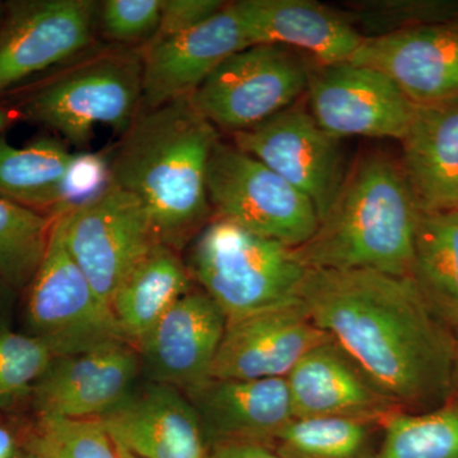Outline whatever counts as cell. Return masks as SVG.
<instances>
[{
	"instance_id": "6da1fadb",
	"label": "cell",
	"mask_w": 458,
	"mask_h": 458,
	"mask_svg": "<svg viewBox=\"0 0 458 458\" xmlns=\"http://www.w3.org/2000/svg\"><path fill=\"white\" fill-rule=\"evenodd\" d=\"M300 302L400 409L427 411L452 399L454 328L411 276L309 269Z\"/></svg>"
},
{
	"instance_id": "7a4b0ae2",
	"label": "cell",
	"mask_w": 458,
	"mask_h": 458,
	"mask_svg": "<svg viewBox=\"0 0 458 458\" xmlns=\"http://www.w3.org/2000/svg\"><path fill=\"white\" fill-rule=\"evenodd\" d=\"M219 135L189 98L141 110L114 148L111 177L143 205L159 243L179 250L212 214L208 165Z\"/></svg>"
},
{
	"instance_id": "3957f363",
	"label": "cell",
	"mask_w": 458,
	"mask_h": 458,
	"mask_svg": "<svg viewBox=\"0 0 458 458\" xmlns=\"http://www.w3.org/2000/svg\"><path fill=\"white\" fill-rule=\"evenodd\" d=\"M419 216L400 161L366 153L346 172L311 240L295 252L310 269L411 276Z\"/></svg>"
},
{
	"instance_id": "277c9868",
	"label": "cell",
	"mask_w": 458,
	"mask_h": 458,
	"mask_svg": "<svg viewBox=\"0 0 458 458\" xmlns=\"http://www.w3.org/2000/svg\"><path fill=\"white\" fill-rule=\"evenodd\" d=\"M143 102L140 49L96 47L30 90L20 104L27 119L47 126L66 143L86 149L98 123L120 137Z\"/></svg>"
},
{
	"instance_id": "5b68a950",
	"label": "cell",
	"mask_w": 458,
	"mask_h": 458,
	"mask_svg": "<svg viewBox=\"0 0 458 458\" xmlns=\"http://www.w3.org/2000/svg\"><path fill=\"white\" fill-rule=\"evenodd\" d=\"M186 267L227 322L300 302L310 269L295 249L219 218L199 232Z\"/></svg>"
},
{
	"instance_id": "8992f818",
	"label": "cell",
	"mask_w": 458,
	"mask_h": 458,
	"mask_svg": "<svg viewBox=\"0 0 458 458\" xmlns=\"http://www.w3.org/2000/svg\"><path fill=\"white\" fill-rule=\"evenodd\" d=\"M208 197L216 218L298 249L311 240L319 218L300 190L233 144L219 140L208 165Z\"/></svg>"
},
{
	"instance_id": "52a82bcc",
	"label": "cell",
	"mask_w": 458,
	"mask_h": 458,
	"mask_svg": "<svg viewBox=\"0 0 458 458\" xmlns=\"http://www.w3.org/2000/svg\"><path fill=\"white\" fill-rule=\"evenodd\" d=\"M310 68L289 47L254 45L225 59L189 99L214 128L233 134L294 105L307 92Z\"/></svg>"
},
{
	"instance_id": "ba28073f",
	"label": "cell",
	"mask_w": 458,
	"mask_h": 458,
	"mask_svg": "<svg viewBox=\"0 0 458 458\" xmlns=\"http://www.w3.org/2000/svg\"><path fill=\"white\" fill-rule=\"evenodd\" d=\"M29 288L27 315L32 335L47 344L55 357L125 340L111 307L69 254L56 221L47 255Z\"/></svg>"
},
{
	"instance_id": "9c48e42d",
	"label": "cell",
	"mask_w": 458,
	"mask_h": 458,
	"mask_svg": "<svg viewBox=\"0 0 458 458\" xmlns=\"http://www.w3.org/2000/svg\"><path fill=\"white\" fill-rule=\"evenodd\" d=\"M55 221L69 254L107 306L135 265L159 243L140 201L114 185Z\"/></svg>"
},
{
	"instance_id": "30bf717a",
	"label": "cell",
	"mask_w": 458,
	"mask_h": 458,
	"mask_svg": "<svg viewBox=\"0 0 458 458\" xmlns=\"http://www.w3.org/2000/svg\"><path fill=\"white\" fill-rule=\"evenodd\" d=\"M98 2L12 3L0 27V96L98 47Z\"/></svg>"
},
{
	"instance_id": "8fae6325",
	"label": "cell",
	"mask_w": 458,
	"mask_h": 458,
	"mask_svg": "<svg viewBox=\"0 0 458 458\" xmlns=\"http://www.w3.org/2000/svg\"><path fill=\"white\" fill-rule=\"evenodd\" d=\"M231 135L238 149L306 195L321 221L346 174L339 138L324 131L310 110L295 105Z\"/></svg>"
},
{
	"instance_id": "7c38bea8",
	"label": "cell",
	"mask_w": 458,
	"mask_h": 458,
	"mask_svg": "<svg viewBox=\"0 0 458 458\" xmlns=\"http://www.w3.org/2000/svg\"><path fill=\"white\" fill-rule=\"evenodd\" d=\"M310 113L334 137L393 138L408 131L415 105L390 77L351 62L310 68Z\"/></svg>"
},
{
	"instance_id": "4fadbf2b",
	"label": "cell",
	"mask_w": 458,
	"mask_h": 458,
	"mask_svg": "<svg viewBox=\"0 0 458 458\" xmlns=\"http://www.w3.org/2000/svg\"><path fill=\"white\" fill-rule=\"evenodd\" d=\"M252 47L236 3L179 35L153 40L141 47L143 102L150 110L190 98L229 56Z\"/></svg>"
},
{
	"instance_id": "5bb4252c",
	"label": "cell",
	"mask_w": 458,
	"mask_h": 458,
	"mask_svg": "<svg viewBox=\"0 0 458 458\" xmlns=\"http://www.w3.org/2000/svg\"><path fill=\"white\" fill-rule=\"evenodd\" d=\"M140 373L137 348L125 340L55 357L35 385L40 417L101 419L131 394Z\"/></svg>"
},
{
	"instance_id": "9a60e30c",
	"label": "cell",
	"mask_w": 458,
	"mask_h": 458,
	"mask_svg": "<svg viewBox=\"0 0 458 458\" xmlns=\"http://www.w3.org/2000/svg\"><path fill=\"white\" fill-rule=\"evenodd\" d=\"M227 318L203 291H190L138 345L148 382L192 390L209 381Z\"/></svg>"
},
{
	"instance_id": "2e32d148",
	"label": "cell",
	"mask_w": 458,
	"mask_h": 458,
	"mask_svg": "<svg viewBox=\"0 0 458 458\" xmlns=\"http://www.w3.org/2000/svg\"><path fill=\"white\" fill-rule=\"evenodd\" d=\"M333 339L301 302L227 322L210 379L285 378L307 352Z\"/></svg>"
},
{
	"instance_id": "e0dca14e",
	"label": "cell",
	"mask_w": 458,
	"mask_h": 458,
	"mask_svg": "<svg viewBox=\"0 0 458 458\" xmlns=\"http://www.w3.org/2000/svg\"><path fill=\"white\" fill-rule=\"evenodd\" d=\"M349 62L390 77L415 106L458 99V21L364 38Z\"/></svg>"
},
{
	"instance_id": "ac0fdd59",
	"label": "cell",
	"mask_w": 458,
	"mask_h": 458,
	"mask_svg": "<svg viewBox=\"0 0 458 458\" xmlns=\"http://www.w3.org/2000/svg\"><path fill=\"white\" fill-rule=\"evenodd\" d=\"M99 420L138 458H207L209 451L197 410L174 386L148 382Z\"/></svg>"
},
{
	"instance_id": "d6986e66",
	"label": "cell",
	"mask_w": 458,
	"mask_h": 458,
	"mask_svg": "<svg viewBox=\"0 0 458 458\" xmlns=\"http://www.w3.org/2000/svg\"><path fill=\"white\" fill-rule=\"evenodd\" d=\"M185 394L209 447L228 442L267 445L294 419L285 378L209 379Z\"/></svg>"
},
{
	"instance_id": "ffe728a7",
	"label": "cell",
	"mask_w": 458,
	"mask_h": 458,
	"mask_svg": "<svg viewBox=\"0 0 458 458\" xmlns=\"http://www.w3.org/2000/svg\"><path fill=\"white\" fill-rule=\"evenodd\" d=\"M285 379L294 418L348 417L381 423L400 409L334 339L307 352Z\"/></svg>"
},
{
	"instance_id": "44dd1931",
	"label": "cell",
	"mask_w": 458,
	"mask_h": 458,
	"mask_svg": "<svg viewBox=\"0 0 458 458\" xmlns=\"http://www.w3.org/2000/svg\"><path fill=\"white\" fill-rule=\"evenodd\" d=\"M236 3L252 47L274 44L302 50L315 64L349 62L364 38L342 11L311 0H240Z\"/></svg>"
},
{
	"instance_id": "7402d4cb",
	"label": "cell",
	"mask_w": 458,
	"mask_h": 458,
	"mask_svg": "<svg viewBox=\"0 0 458 458\" xmlns=\"http://www.w3.org/2000/svg\"><path fill=\"white\" fill-rule=\"evenodd\" d=\"M400 159L420 213L458 209V99L415 106Z\"/></svg>"
},
{
	"instance_id": "603a6c76",
	"label": "cell",
	"mask_w": 458,
	"mask_h": 458,
	"mask_svg": "<svg viewBox=\"0 0 458 458\" xmlns=\"http://www.w3.org/2000/svg\"><path fill=\"white\" fill-rule=\"evenodd\" d=\"M191 276L176 250L157 243L126 276L111 301V311L126 342L135 348L191 291Z\"/></svg>"
},
{
	"instance_id": "cb8c5ba5",
	"label": "cell",
	"mask_w": 458,
	"mask_h": 458,
	"mask_svg": "<svg viewBox=\"0 0 458 458\" xmlns=\"http://www.w3.org/2000/svg\"><path fill=\"white\" fill-rule=\"evenodd\" d=\"M73 156L60 140L42 138L20 148L0 137V198L54 218Z\"/></svg>"
},
{
	"instance_id": "d4e9b609",
	"label": "cell",
	"mask_w": 458,
	"mask_h": 458,
	"mask_svg": "<svg viewBox=\"0 0 458 458\" xmlns=\"http://www.w3.org/2000/svg\"><path fill=\"white\" fill-rule=\"evenodd\" d=\"M411 278L433 311L458 327V209L420 213Z\"/></svg>"
},
{
	"instance_id": "484cf974",
	"label": "cell",
	"mask_w": 458,
	"mask_h": 458,
	"mask_svg": "<svg viewBox=\"0 0 458 458\" xmlns=\"http://www.w3.org/2000/svg\"><path fill=\"white\" fill-rule=\"evenodd\" d=\"M384 439L370 458H458V401L427 411L397 409L381 420Z\"/></svg>"
},
{
	"instance_id": "4316f807",
	"label": "cell",
	"mask_w": 458,
	"mask_h": 458,
	"mask_svg": "<svg viewBox=\"0 0 458 458\" xmlns=\"http://www.w3.org/2000/svg\"><path fill=\"white\" fill-rule=\"evenodd\" d=\"M55 219L0 198V276L11 288L31 284L40 267Z\"/></svg>"
},
{
	"instance_id": "83f0119b",
	"label": "cell",
	"mask_w": 458,
	"mask_h": 458,
	"mask_svg": "<svg viewBox=\"0 0 458 458\" xmlns=\"http://www.w3.org/2000/svg\"><path fill=\"white\" fill-rule=\"evenodd\" d=\"M348 417L294 418L276 436L283 458H364L370 426Z\"/></svg>"
},
{
	"instance_id": "f1b7e54d",
	"label": "cell",
	"mask_w": 458,
	"mask_h": 458,
	"mask_svg": "<svg viewBox=\"0 0 458 458\" xmlns=\"http://www.w3.org/2000/svg\"><path fill=\"white\" fill-rule=\"evenodd\" d=\"M345 17L364 38L458 21V0H358Z\"/></svg>"
},
{
	"instance_id": "f546056e",
	"label": "cell",
	"mask_w": 458,
	"mask_h": 458,
	"mask_svg": "<svg viewBox=\"0 0 458 458\" xmlns=\"http://www.w3.org/2000/svg\"><path fill=\"white\" fill-rule=\"evenodd\" d=\"M30 452L32 458H119L99 419L40 417Z\"/></svg>"
},
{
	"instance_id": "4dcf8cb0",
	"label": "cell",
	"mask_w": 458,
	"mask_h": 458,
	"mask_svg": "<svg viewBox=\"0 0 458 458\" xmlns=\"http://www.w3.org/2000/svg\"><path fill=\"white\" fill-rule=\"evenodd\" d=\"M54 358L38 337L0 330V403L16 399L38 384Z\"/></svg>"
},
{
	"instance_id": "1f68e13d",
	"label": "cell",
	"mask_w": 458,
	"mask_h": 458,
	"mask_svg": "<svg viewBox=\"0 0 458 458\" xmlns=\"http://www.w3.org/2000/svg\"><path fill=\"white\" fill-rule=\"evenodd\" d=\"M162 0H105L98 3V33L114 47L141 49L155 38Z\"/></svg>"
},
{
	"instance_id": "d6a6232c",
	"label": "cell",
	"mask_w": 458,
	"mask_h": 458,
	"mask_svg": "<svg viewBox=\"0 0 458 458\" xmlns=\"http://www.w3.org/2000/svg\"><path fill=\"white\" fill-rule=\"evenodd\" d=\"M113 185L108 156L104 153H74L66 172L62 197L54 213V219L93 203Z\"/></svg>"
},
{
	"instance_id": "836d02e7",
	"label": "cell",
	"mask_w": 458,
	"mask_h": 458,
	"mask_svg": "<svg viewBox=\"0 0 458 458\" xmlns=\"http://www.w3.org/2000/svg\"><path fill=\"white\" fill-rule=\"evenodd\" d=\"M225 4L227 2L222 0H162L161 23L153 40L189 31L218 13Z\"/></svg>"
},
{
	"instance_id": "e575fe53",
	"label": "cell",
	"mask_w": 458,
	"mask_h": 458,
	"mask_svg": "<svg viewBox=\"0 0 458 458\" xmlns=\"http://www.w3.org/2000/svg\"><path fill=\"white\" fill-rule=\"evenodd\" d=\"M207 458H283L260 443L228 442L209 447Z\"/></svg>"
},
{
	"instance_id": "d590c367",
	"label": "cell",
	"mask_w": 458,
	"mask_h": 458,
	"mask_svg": "<svg viewBox=\"0 0 458 458\" xmlns=\"http://www.w3.org/2000/svg\"><path fill=\"white\" fill-rule=\"evenodd\" d=\"M18 442L11 429L0 424V458H18Z\"/></svg>"
},
{
	"instance_id": "8d00e7d4",
	"label": "cell",
	"mask_w": 458,
	"mask_h": 458,
	"mask_svg": "<svg viewBox=\"0 0 458 458\" xmlns=\"http://www.w3.org/2000/svg\"><path fill=\"white\" fill-rule=\"evenodd\" d=\"M454 336H456V354H454V388H452V399L458 401V327L454 328Z\"/></svg>"
},
{
	"instance_id": "74e56055",
	"label": "cell",
	"mask_w": 458,
	"mask_h": 458,
	"mask_svg": "<svg viewBox=\"0 0 458 458\" xmlns=\"http://www.w3.org/2000/svg\"><path fill=\"white\" fill-rule=\"evenodd\" d=\"M11 113L8 110H5L4 107L0 106V137H2V132L7 128L9 123H11Z\"/></svg>"
},
{
	"instance_id": "f35d334b",
	"label": "cell",
	"mask_w": 458,
	"mask_h": 458,
	"mask_svg": "<svg viewBox=\"0 0 458 458\" xmlns=\"http://www.w3.org/2000/svg\"><path fill=\"white\" fill-rule=\"evenodd\" d=\"M11 291H13V288H11V286L4 282V279L0 276V302L7 298V295Z\"/></svg>"
},
{
	"instance_id": "ab89813d",
	"label": "cell",
	"mask_w": 458,
	"mask_h": 458,
	"mask_svg": "<svg viewBox=\"0 0 458 458\" xmlns=\"http://www.w3.org/2000/svg\"><path fill=\"white\" fill-rule=\"evenodd\" d=\"M117 447V445H116ZM117 452H119V458H138L132 456L131 454H129L128 451L123 450V448L117 447Z\"/></svg>"
}]
</instances>
